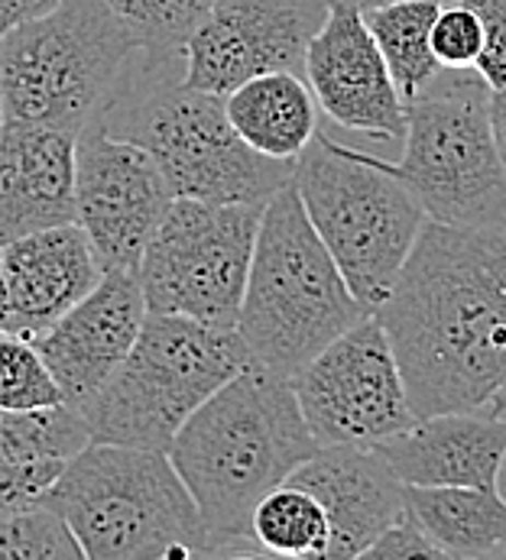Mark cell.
<instances>
[{
  "label": "cell",
  "instance_id": "cell-1",
  "mask_svg": "<svg viewBox=\"0 0 506 560\" xmlns=\"http://www.w3.org/2000/svg\"><path fill=\"white\" fill-rule=\"evenodd\" d=\"M373 315L416 418L487 408L506 383V224L425 221Z\"/></svg>",
  "mask_w": 506,
  "mask_h": 560
},
{
  "label": "cell",
  "instance_id": "cell-2",
  "mask_svg": "<svg viewBox=\"0 0 506 560\" xmlns=\"http://www.w3.org/2000/svg\"><path fill=\"white\" fill-rule=\"evenodd\" d=\"M315 451L289 380L251 363L192 411L166 454L202 512L211 555L260 558L253 505Z\"/></svg>",
  "mask_w": 506,
  "mask_h": 560
},
{
  "label": "cell",
  "instance_id": "cell-3",
  "mask_svg": "<svg viewBox=\"0 0 506 560\" xmlns=\"http://www.w3.org/2000/svg\"><path fill=\"white\" fill-rule=\"evenodd\" d=\"M94 124L150 153L172 198L266 205L296 175V162L269 160L248 147L228 120L225 97L185 88L182 62L143 56Z\"/></svg>",
  "mask_w": 506,
  "mask_h": 560
},
{
  "label": "cell",
  "instance_id": "cell-4",
  "mask_svg": "<svg viewBox=\"0 0 506 560\" xmlns=\"http://www.w3.org/2000/svg\"><path fill=\"white\" fill-rule=\"evenodd\" d=\"M367 315L373 312L347 289L289 182L260 214L234 330L260 366L292 380L319 350Z\"/></svg>",
  "mask_w": 506,
  "mask_h": 560
},
{
  "label": "cell",
  "instance_id": "cell-5",
  "mask_svg": "<svg viewBox=\"0 0 506 560\" xmlns=\"http://www.w3.org/2000/svg\"><path fill=\"white\" fill-rule=\"evenodd\" d=\"M137 36L104 0H59L0 33L3 124L82 133L140 66Z\"/></svg>",
  "mask_w": 506,
  "mask_h": 560
},
{
  "label": "cell",
  "instance_id": "cell-6",
  "mask_svg": "<svg viewBox=\"0 0 506 560\" xmlns=\"http://www.w3.org/2000/svg\"><path fill=\"white\" fill-rule=\"evenodd\" d=\"M84 560H188L211 555L202 512L166 451L88 441L49 492Z\"/></svg>",
  "mask_w": 506,
  "mask_h": 560
},
{
  "label": "cell",
  "instance_id": "cell-7",
  "mask_svg": "<svg viewBox=\"0 0 506 560\" xmlns=\"http://www.w3.org/2000/svg\"><path fill=\"white\" fill-rule=\"evenodd\" d=\"M251 363L238 330L147 312L130 353L79 408L88 441L169 451L192 411Z\"/></svg>",
  "mask_w": 506,
  "mask_h": 560
},
{
  "label": "cell",
  "instance_id": "cell-8",
  "mask_svg": "<svg viewBox=\"0 0 506 560\" xmlns=\"http://www.w3.org/2000/svg\"><path fill=\"white\" fill-rule=\"evenodd\" d=\"M292 185L347 289L377 312L428 221L416 195L367 150L337 143L322 127L299 153Z\"/></svg>",
  "mask_w": 506,
  "mask_h": 560
},
{
  "label": "cell",
  "instance_id": "cell-9",
  "mask_svg": "<svg viewBox=\"0 0 506 560\" xmlns=\"http://www.w3.org/2000/svg\"><path fill=\"white\" fill-rule=\"evenodd\" d=\"M367 156L416 195L428 221L506 224V165L491 130V88L474 69H441L406 101L396 160L370 150Z\"/></svg>",
  "mask_w": 506,
  "mask_h": 560
},
{
  "label": "cell",
  "instance_id": "cell-10",
  "mask_svg": "<svg viewBox=\"0 0 506 560\" xmlns=\"http://www.w3.org/2000/svg\"><path fill=\"white\" fill-rule=\"evenodd\" d=\"M263 208L172 198L137 266L147 312L234 330Z\"/></svg>",
  "mask_w": 506,
  "mask_h": 560
},
{
  "label": "cell",
  "instance_id": "cell-11",
  "mask_svg": "<svg viewBox=\"0 0 506 560\" xmlns=\"http://www.w3.org/2000/svg\"><path fill=\"white\" fill-rule=\"evenodd\" d=\"M289 386L319 447L377 444L416 421L403 370L377 315L360 318L319 350Z\"/></svg>",
  "mask_w": 506,
  "mask_h": 560
},
{
  "label": "cell",
  "instance_id": "cell-12",
  "mask_svg": "<svg viewBox=\"0 0 506 560\" xmlns=\"http://www.w3.org/2000/svg\"><path fill=\"white\" fill-rule=\"evenodd\" d=\"M325 16V0H215L182 49V84L228 97L266 72L306 79V52Z\"/></svg>",
  "mask_w": 506,
  "mask_h": 560
},
{
  "label": "cell",
  "instance_id": "cell-13",
  "mask_svg": "<svg viewBox=\"0 0 506 560\" xmlns=\"http://www.w3.org/2000/svg\"><path fill=\"white\" fill-rule=\"evenodd\" d=\"M169 201L163 172L137 143L101 124L76 137V224L101 269H137Z\"/></svg>",
  "mask_w": 506,
  "mask_h": 560
},
{
  "label": "cell",
  "instance_id": "cell-14",
  "mask_svg": "<svg viewBox=\"0 0 506 560\" xmlns=\"http://www.w3.org/2000/svg\"><path fill=\"white\" fill-rule=\"evenodd\" d=\"M306 81L341 130L387 147L403 143L406 104L360 10L329 7L306 52Z\"/></svg>",
  "mask_w": 506,
  "mask_h": 560
},
{
  "label": "cell",
  "instance_id": "cell-15",
  "mask_svg": "<svg viewBox=\"0 0 506 560\" xmlns=\"http://www.w3.org/2000/svg\"><path fill=\"white\" fill-rule=\"evenodd\" d=\"M147 318L137 269H104L97 285L59 320L33 334L62 399L82 408L130 353Z\"/></svg>",
  "mask_w": 506,
  "mask_h": 560
},
{
  "label": "cell",
  "instance_id": "cell-16",
  "mask_svg": "<svg viewBox=\"0 0 506 560\" xmlns=\"http://www.w3.org/2000/svg\"><path fill=\"white\" fill-rule=\"evenodd\" d=\"M286 480L309 489L329 515L325 560L360 558L403 515V482L370 444L319 447Z\"/></svg>",
  "mask_w": 506,
  "mask_h": 560
},
{
  "label": "cell",
  "instance_id": "cell-17",
  "mask_svg": "<svg viewBox=\"0 0 506 560\" xmlns=\"http://www.w3.org/2000/svg\"><path fill=\"white\" fill-rule=\"evenodd\" d=\"M406 486H478L501 489L506 464V418L481 411H438L406 431L370 444Z\"/></svg>",
  "mask_w": 506,
  "mask_h": 560
},
{
  "label": "cell",
  "instance_id": "cell-18",
  "mask_svg": "<svg viewBox=\"0 0 506 560\" xmlns=\"http://www.w3.org/2000/svg\"><path fill=\"white\" fill-rule=\"evenodd\" d=\"M0 262L10 302V330L26 337L62 318L104 272L76 221L3 243Z\"/></svg>",
  "mask_w": 506,
  "mask_h": 560
},
{
  "label": "cell",
  "instance_id": "cell-19",
  "mask_svg": "<svg viewBox=\"0 0 506 560\" xmlns=\"http://www.w3.org/2000/svg\"><path fill=\"white\" fill-rule=\"evenodd\" d=\"M76 221V133L39 124L0 130V246Z\"/></svg>",
  "mask_w": 506,
  "mask_h": 560
},
{
  "label": "cell",
  "instance_id": "cell-20",
  "mask_svg": "<svg viewBox=\"0 0 506 560\" xmlns=\"http://www.w3.org/2000/svg\"><path fill=\"white\" fill-rule=\"evenodd\" d=\"M403 512L445 558H506V499L478 486H406Z\"/></svg>",
  "mask_w": 506,
  "mask_h": 560
},
{
  "label": "cell",
  "instance_id": "cell-21",
  "mask_svg": "<svg viewBox=\"0 0 506 560\" xmlns=\"http://www.w3.org/2000/svg\"><path fill=\"white\" fill-rule=\"evenodd\" d=\"M231 127L269 160H299L319 133V101L309 81L292 72H266L225 97Z\"/></svg>",
  "mask_w": 506,
  "mask_h": 560
},
{
  "label": "cell",
  "instance_id": "cell-22",
  "mask_svg": "<svg viewBox=\"0 0 506 560\" xmlns=\"http://www.w3.org/2000/svg\"><path fill=\"white\" fill-rule=\"evenodd\" d=\"M438 7V0H396L364 10V23L396 81L403 104L441 75V62L432 52V23Z\"/></svg>",
  "mask_w": 506,
  "mask_h": 560
},
{
  "label": "cell",
  "instance_id": "cell-23",
  "mask_svg": "<svg viewBox=\"0 0 506 560\" xmlns=\"http://www.w3.org/2000/svg\"><path fill=\"white\" fill-rule=\"evenodd\" d=\"M251 538L269 558L325 560L329 515L309 489L286 480L253 505Z\"/></svg>",
  "mask_w": 506,
  "mask_h": 560
},
{
  "label": "cell",
  "instance_id": "cell-24",
  "mask_svg": "<svg viewBox=\"0 0 506 560\" xmlns=\"http://www.w3.org/2000/svg\"><path fill=\"white\" fill-rule=\"evenodd\" d=\"M88 444L82 415L72 405H53L39 411L0 408V464L59 457L69 460Z\"/></svg>",
  "mask_w": 506,
  "mask_h": 560
},
{
  "label": "cell",
  "instance_id": "cell-25",
  "mask_svg": "<svg viewBox=\"0 0 506 560\" xmlns=\"http://www.w3.org/2000/svg\"><path fill=\"white\" fill-rule=\"evenodd\" d=\"M150 62H182V49L215 0H104Z\"/></svg>",
  "mask_w": 506,
  "mask_h": 560
},
{
  "label": "cell",
  "instance_id": "cell-26",
  "mask_svg": "<svg viewBox=\"0 0 506 560\" xmlns=\"http://www.w3.org/2000/svg\"><path fill=\"white\" fill-rule=\"evenodd\" d=\"M0 560H84L62 512L43 499L0 518Z\"/></svg>",
  "mask_w": 506,
  "mask_h": 560
},
{
  "label": "cell",
  "instance_id": "cell-27",
  "mask_svg": "<svg viewBox=\"0 0 506 560\" xmlns=\"http://www.w3.org/2000/svg\"><path fill=\"white\" fill-rule=\"evenodd\" d=\"M62 389L39 357L33 337L3 330L0 334V408L39 411L62 405Z\"/></svg>",
  "mask_w": 506,
  "mask_h": 560
},
{
  "label": "cell",
  "instance_id": "cell-28",
  "mask_svg": "<svg viewBox=\"0 0 506 560\" xmlns=\"http://www.w3.org/2000/svg\"><path fill=\"white\" fill-rule=\"evenodd\" d=\"M484 46V23L464 0H445L432 23V52L441 69H474Z\"/></svg>",
  "mask_w": 506,
  "mask_h": 560
},
{
  "label": "cell",
  "instance_id": "cell-29",
  "mask_svg": "<svg viewBox=\"0 0 506 560\" xmlns=\"http://www.w3.org/2000/svg\"><path fill=\"white\" fill-rule=\"evenodd\" d=\"M62 464L66 460H59V457L0 464V518L49 499L53 486L62 474Z\"/></svg>",
  "mask_w": 506,
  "mask_h": 560
},
{
  "label": "cell",
  "instance_id": "cell-30",
  "mask_svg": "<svg viewBox=\"0 0 506 560\" xmlns=\"http://www.w3.org/2000/svg\"><path fill=\"white\" fill-rule=\"evenodd\" d=\"M484 23V46L474 72L487 81L491 91L506 84V0H464Z\"/></svg>",
  "mask_w": 506,
  "mask_h": 560
},
{
  "label": "cell",
  "instance_id": "cell-31",
  "mask_svg": "<svg viewBox=\"0 0 506 560\" xmlns=\"http://www.w3.org/2000/svg\"><path fill=\"white\" fill-rule=\"evenodd\" d=\"M360 558L367 560H413V558H445L425 535L422 528L403 512Z\"/></svg>",
  "mask_w": 506,
  "mask_h": 560
},
{
  "label": "cell",
  "instance_id": "cell-32",
  "mask_svg": "<svg viewBox=\"0 0 506 560\" xmlns=\"http://www.w3.org/2000/svg\"><path fill=\"white\" fill-rule=\"evenodd\" d=\"M59 0H0V33L23 23V20H33V16H43L56 7Z\"/></svg>",
  "mask_w": 506,
  "mask_h": 560
},
{
  "label": "cell",
  "instance_id": "cell-33",
  "mask_svg": "<svg viewBox=\"0 0 506 560\" xmlns=\"http://www.w3.org/2000/svg\"><path fill=\"white\" fill-rule=\"evenodd\" d=\"M491 130H494V143H497V153L506 165V84L491 91Z\"/></svg>",
  "mask_w": 506,
  "mask_h": 560
},
{
  "label": "cell",
  "instance_id": "cell-34",
  "mask_svg": "<svg viewBox=\"0 0 506 560\" xmlns=\"http://www.w3.org/2000/svg\"><path fill=\"white\" fill-rule=\"evenodd\" d=\"M329 7H354V10H373V7H387V3H396V0H325ZM438 3H445V0H438Z\"/></svg>",
  "mask_w": 506,
  "mask_h": 560
},
{
  "label": "cell",
  "instance_id": "cell-35",
  "mask_svg": "<svg viewBox=\"0 0 506 560\" xmlns=\"http://www.w3.org/2000/svg\"><path fill=\"white\" fill-rule=\"evenodd\" d=\"M10 330V302H7V285H3V262H0V334Z\"/></svg>",
  "mask_w": 506,
  "mask_h": 560
},
{
  "label": "cell",
  "instance_id": "cell-36",
  "mask_svg": "<svg viewBox=\"0 0 506 560\" xmlns=\"http://www.w3.org/2000/svg\"><path fill=\"white\" fill-rule=\"evenodd\" d=\"M487 408H491V411H497V415H504V418H506V383L501 386V393H497V396L491 399V405H487Z\"/></svg>",
  "mask_w": 506,
  "mask_h": 560
},
{
  "label": "cell",
  "instance_id": "cell-37",
  "mask_svg": "<svg viewBox=\"0 0 506 560\" xmlns=\"http://www.w3.org/2000/svg\"><path fill=\"white\" fill-rule=\"evenodd\" d=\"M0 130H3V101H0Z\"/></svg>",
  "mask_w": 506,
  "mask_h": 560
}]
</instances>
